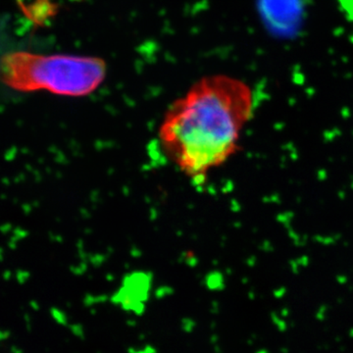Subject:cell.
I'll use <instances>...</instances> for the list:
<instances>
[{
    "mask_svg": "<svg viewBox=\"0 0 353 353\" xmlns=\"http://www.w3.org/2000/svg\"><path fill=\"white\" fill-rule=\"evenodd\" d=\"M252 111V90L228 76L206 77L168 109L158 131L167 157L202 180L236 152Z\"/></svg>",
    "mask_w": 353,
    "mask_h": 353,
    "instance_id": "1",
    "label": "cell"
},
{
    "mask_svg": "<svg viewBox=\"0 0 353 353\" xmlns=\"http://www.w3.org/2000/svg\"><path fill=\"white\" fill-rule=\"evenodd\" d=\"M101 58L13 52L0 59V81L18 92L46 90L80 97L92 94L106 77Z\"/></svg>",
    "mask_w": 353,
    "mask_h": 353,
    "instance_id": "2",
    "label": "cell"
}]
</instances>
